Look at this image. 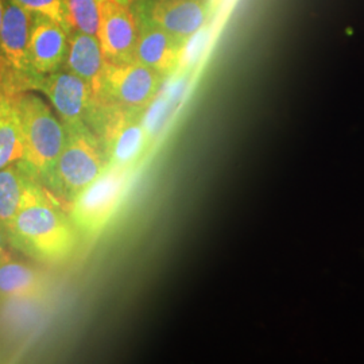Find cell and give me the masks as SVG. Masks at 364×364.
<instances>
[{"instance_id": "obj_17", "label": "cell", "mask_w": 364, "mask_h": 364, "mask_svg": "<svg viewBox=\"0 0 364 364\" xmlns=\"http://www.w3.org/2000/svg\"><path fill=\"white\" fill-rule=\"evenodd\" d=\"M68 31H77L97 37L99 0H64Z\"/></svg>"}, {"instance_id": "obj_13", "label": "cell", "mask_w": 364, "mask_h": 364, "mask_svg": "<svg viewBox=\"0 0 364 364\" xmlns=\"http://www.w3.org/2000/svg\"><path fill=\"white\" fill-rule=\"evenodd\" d=\"M63 68L82 78L99 97L102 96L107 60L97 37L70 31Z\"/></svg>"}, {"instance_id": "obj_6", "label": "cell", "mask_w": 364, "mask_h": 364, "mask_svg": "<svg viewBox=\"0 0 364 364\" xmlns=\"http://www.w3.org/2000/svg\"><path fill=\"white\" fill-rule=\"evenodd\" d=\"M129 169L109 166L70 204V219L78 234H99L117 212L129 188Z\"/></svg>"}, {"instance_id": "obj_10", "label": "cell", "mask_w": 364, "mask_h": 364, "mask_svg": "<svg viewBox=\"0 0 364 364\" xmlns=\"http://www.w3.org/2000/svg\"><path fill=\"white\" fill-rule=\"evenodd\" d=\"M132 9L183 42L208 21L207 0H134Z\"/></svg>"}, {"instance_id": "obj_9", "label": "cell", "mask_w": 364, "mask_h": 364, "mask_svg": "<svg viewBox=\"0 0 364 364\" xmlns=\"http://www.w3.org/2000/svg\"><path fill=\"white\" fill-rule=\"evenodd\" d=\"M99 10L97 39L107 63L124 64L134 61L139 27L132 4L117 0H100Z\"/></svg>"}, {"instance_id": "obj_1", "label": "cell", "mask_w": 364, "mask_h": 364, "mask_svg": "<svg viewBox=\"0 0 364 364\" xmlns=\"http://www.w3.org/2000/svg\"><path fill=\"white\" fill-rule=\"evenodd\" d=\"M61 204L42 183L31 182L7 231L9 245L39 262L68 259L77 247L78 231Z\"/></svg>"}, {"instance_id": "obj_7", "label": "cell", "mask_w": 364, "mask_h": 364, "mask_svg": "<svg viewBox=\"0 0 364 364\" xmlns=\"http://www.w3.org/2000/svg\"><path fill=\"white\" fill-rule=\"evenodd\" d=\"M165 76L135 61L108 64L102 96L131 112L144 114L159 95Z\"/></svg>"}, {"instance_id": "obj_20", "label": "cell", "mask_w": 364, "mask_h": 364, "mask_svg": "<svg viewBox=\"0 0 364 364\" xmlns=\"http://www.w3.org/2000/svg\"><path fill=\"white\" fill-rule=\"evenodd\" d=\"M9 245V240H7V235L6 231L3 230V227L0 225V260L3 259L9 252L6 251V247Z\"/></svg>"}, {"instance_id": "obj_3", "label": "cell", "mask_w": 364, "mask_h": 364, "mask_svg": "<svg viewBox=\"0 0 364 364\" xmlns=\"http://www.w3.org/2000/svg\"><path fill=\"white\" fill-rule=\"evenodd\" d=\"M65 144L60 153L50 192L70 205L111 164L99 138L85 123L65 124Z\"/></svg>"}, {"instance_id": "obj_2", "label": "cell", "mask_w": 364, "mask_h": 364, "mask_svg": "<svg viewBox=\"0 0 364 364\" xmlns=\"http://www.w3.org/2000/svg\"><path fill=\"white\" fill-rule=\"evenodd\" d=\"M13 100L23 139L22 162L37 181L50 191L55 165L65 144L64 123L34 91L18 93Z\"/></svg>"}, {"instance_id": "obj_22", "label": "cell", "mask_w": 364, "mask_h": 364, "mask_svg": "<svg viewBox=\"0 0 364 364\" xmlns=\"http://www.w3.org/2000/svg\"><path fill=\"white\" fill-rule=\"evenodd\" d=\"M3 11H4V0H0V28H1V19H3Z\"/></svg>"}, {"instance_id": "obj_19", "label": "cell", "mask_w": 364, "mask_h": 364, "mask_svg": "<svg viewBox=\"0 0 364 364\" xmlns=\"http://www.w3.org/2000/svg\"><path fill=\"white\" fill-rule=\"evenodd\" d=\"M209 39H210V34L207 27L200 28L192 37L186 39L181 54V64L195 65L205 52Z\"/></svg>"}, {"instance_id": "obj_4", "label": "cell", "mask_w": 364, "mask_h": 364, "mask_svg": "<svg viewBox=\"0 0 364 364\" xmlns=\"http://www.w3.org/2000/svg\"><path fill=\"white\" fill-rule=\"evenodd\" d=\"M31 14L13 0H4L0 28V91L7 96L36 91L37 76L30 64Z\"/></svg>"}, {"instance_id": "obj_15", "label": "cell", "mask_w": 364, "mask_h": 364, "mask_svg": "<svg viewBox=\"0 0 364 364\" xmlns=\"http://www.w3.org/2000/svg\"><path fill=\"white\" fill-rule=\"evenodd\" d=\"M34 180L37 178L22 161L0 169V225L6 235L23 201L27 188Z\"/></svg>"}, {"instance_id": "obj_21", "label": "cell", "mask_w": 364, "mask_h": 364, "mask_svg": "<svg viewBox=\"0 0 364 364\" xmlns=\"http://www.w3.org/2000/svg\"><path fill=\"white\" fill-rule=\"evenodd\" d=\"M11 96H7V95H1L0 96V119H1V114H3V108H4V105H6V103H7V100L10 99Z\"/></svg>"}, {"instance_id": "obj_11", "label": "cell", "mask_w": 364, "mask_h": 364, "mask_svg": "<svg viewBox=\"0 0 364 364\" xmlns=\"http://www.w3.org/2000/svg\"><path fill=\"white\" fill-rule=\"evenodd\" d=\"M136 16L139 30L134 61L168 77L181 64L185 42L144 16Z\"/></svg>"}, {"instance_id": "obj_5", "label": "cell", "mask_w": 364, "mask_h": 364, "mask_svg": "<svg viewBox=\"0 0 364 364\" xmlns=\"http://www.w3.org/2000/svg\"><path fill=\"white\" fill-rule=\"evenodd\" d=\"M142 117L144 114L131 112L100 97L87 126L99 138L111 166L129 169L141 154L147 138Z\"/></svg>"}, {"instance_id": "obj_16", "label": "cell", "mask_w": 364, "mask_h": 364, "mask_svg": "<svg viewBox=\"0 0 364 364\" xmlns=\"http://www.w3.org/2000/svg\"><path fill=\"white\" fill-rule=\"evenodd\" d=\"M23 139L13 96L7 100L0 119V169L22 161Z\"/></svg>"}, {"instance_id": "obj_23", "label": "cell", "mask_w": 364, "mask_h": 364, "mask_svg": "<svg viewBox=\"0 0 364 364\" xmlns=\"http://www.w3.org/2000/svg\"><path fill=\"white\" fill-rule=\"evenodd\" d=\"M117 1H122V3H126V4H132L134 3V0H117Z\"/></svg>"}, {"instance_id": "obj_24", "label": "cell", "mask_w": 364, "mask_h": 364, "mask_svg": "<svg viewBox=\"0 0 364 364\" xmlns=\"http://www.w3.org/2000/svg\"><path fill=\"white\" fill-rule=\"evenodd\" d=\"M1 95H3V92L0 91V96H1Z\"/></svg>"}, {"instance_id": "obj_18", "label": "cell", "mask_w": 364, "mask_h": 364, "mask_svg": "<svg viewBox=\"0 0 364 364\" xmlns=\"http://www.w3.org/2000/svg\"><path fill=\"white\" fill-rule=\"evenodd\" d=\"M13 1L28 13L49 18L68 30L64 0H13Z\"/></svg>"}, {"instance_id": "obj_8", "label": "cell", "mask_w": 364, "mask_h": 364, "mask_svg": "<svg viewBox=\"0 0 364 364\" xmlns=\"http://www.w3.org/2000/svg\"><path fill=\"white\" fill-rule=\"evenodd\" d=\"M36 91L43 93L65 124H88L100 97L75 73L64 68L39 78Z\"/></svg>"}, {"instance_id": "obj_12", "label": "cell", "mask_w": 364, "mask_h": 364, "mask_svg": "<svg viewBox=\"0 0 364 364\" xmlns=\"http://www.w3.org/2000/svg\"><path fill=\"white\" fill-rule=\"evenodd\" d=\"M69 33L65 27L42 15L31 14L28 37L30 64L37 76H46L65 63Z\"/></svg>"}, {"instance_id": "obj_14", "label": "cell", "mask_w": 364, "mask_h": 364, "mask_svg": "<svg viewBox=\"0 0 364 364\" xmlns=\"http://www.w3.org/2000/svg\"><path fill=\"white\" fill-rule=\"evenodd\" d=\"M46 291V279L37 269L13 259L0 260V302L39 299Z\"/></svg>"}]
</instances>
